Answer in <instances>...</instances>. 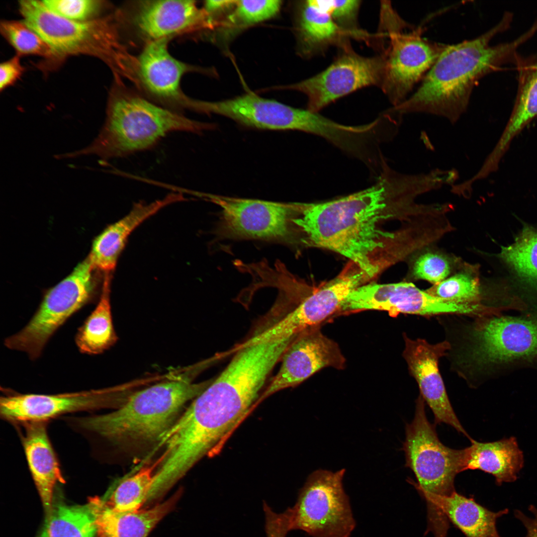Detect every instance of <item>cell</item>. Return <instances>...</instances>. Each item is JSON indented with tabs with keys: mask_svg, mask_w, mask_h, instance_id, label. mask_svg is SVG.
Instances as JSON below:
<instances>
[{
	"mask_svg": "<svg viewBox=\"0 0 537 537\" xmlns=\"http://www.w3.org/2000/svg\"><path fill=\"white\" fill-rule=\"evenodd\" d=\"M499 257L522 278L537 285V229L525 227L513 243L502 247Z\"/></svg>",
	"mask_w": 537,
	"mask_h": 537,
	"instance_id": "obj_31",
	"label": "cell"
},
{
	"mask_svg": "<svg viewBox=\"0 0 537 537\" xmlns=\"http://www.w3.org/2000/svg\"><path fill=\"white\" fill-rule=\"evenodd\" d=\"M281 4L279 0H235L230 20L246 25L255 24L273 17L279 12Z\"/></svg>",
	"mask_w": 537,
	"mask_h": 537,
	"instance_id": "obj_36",
	"label": "cell"
},
{
	"mask_svg": "<svg viewBox=\"0 0 537 537\" xmlns=\"http://www.w3.org/2000/svg\"><path fill=\"white\" fill-rule=\"evenodd\" d=\"M441 300L459 304L479 303L478 278L469 272H458L425 290Z\"/></svg>",
	"mask_w": 537,
	"mask_h": 537,
	"instance_id": "obj_34",
	"label": "cell"
},
{
	"mask_svg": "<svg viewBox=\"0 0 537 537\" xmlns=\"http://www.w3.org/2000/svg\"><path fill=\"white\" fill-rule=\"evenodd\" d=\"M441 511L466 537H500L496 527L498 519L508 513L505 509L492 512L454 492L442 497L439 502Z\"/></svg>",
	"mask_w": 537,
	"mask_h": 537,
	"instance_id": "obj_28",
	"label": "cell"
},
{
	"mask_svg": "<svg viewBox=\"0 0 537 537\" xmlns=\"http://www.w3.org/2000/svg\"><path fill=\"white\" fill-rule=\"evenodd\" d=\"M381 4L383 75L380 88L393 106L404 102L423 80L448 45L422 36V26L403 19L389 1Z\"/></svg>",
	"mask_w": 537,
	"mask_h": 537,
	"instance_id": "obj_7",
	"label": "cell"
},
{
	"mask_svg": "<svg viewBox=\"0 0 537 537\" xmlns=\"http://www.w3.org/2000/svg\"><path fill=\"white\" fill-rule=\"evenodd\" d=\"M513 14L481 35L448 45L426 75L418 89L400 104L391 108L399 116L415 113L442 117L455 123L466 111L474 87L484 76L505 63L515 62L517 49L537 32L532 26L516 39L492 45L497 34L509 28Z\"/></svg>",
	"mask_w": 537,
	"mask_h": 537,
	"instance_id": "obj_2",
	"label": "cell"
},
{
	"mask_svg": "<svg viewBox=\"0 0 537 537\" xmlns=\"http://www.w3.org/2000/svg\"><path fill=\"white\" fill-rule=\"evenodd\" d=\"M234 0H207L205 2L204 9L209 15L210 12H213L233 4Z\"/></svg>",
	"mask_w": 537,
	"mask_h": 537,
	"instance_id": "obj_41",
	"label": "cell"
},
{
	"mask_svg": "<svg viewBox=\"0 0 537 537\" xmlns=\"http://www.w3.org/2000/svg\"><path fill=\"white\" fill-rule=\"evenodd\" d=\"M52 12L65 18L76 21L95 19L103 4L96 0H43Z\"/></svg>",
	"mask_w": 537,
	"mask_h": 537,
	"instance_id": "obj_37",
	"label": "cell"
},
{
	"mask_svg": "<svg viewBox=\"0 0 537 537\" xmlns=\"http://www.w3.org/2000/svg\"><path fill=\"white\" fill-rule=\"evenodd\" d=\"M518 90L515 104L507 124L493 150L488 156L498 165L513 139L537 116V56L516 57Z\"/></svg>",
	"mask_w": 537,
	"mask_h": 537,
	"instance_id": "obj_24",
	"label": "cell"
},
{
	"mask_svg": "<svg viewBox=\"0 0 537 537\" xmlns=\"http://www.w3.org/2000/svg\"><path fill=\"white\" fill-rule=\"evenodd\" d=\"M337 59L321 72L296 83L275 89L301 92L308 99L307 109L318 112L331 103L360 89L380 87L384 62L380 55L366 57L351 47L341 49Z\"/></svg>",
	"mask_w": 537,
	"mask_h": 537,
	"instance_id": "obj_11",
	"label": "cell"
},
{
	"mask_svg": "<svg viewBox=\"0 0 537 537\" xmlns=\"http://www.w3.org/2000/svg\"><path fill=\"white\" fill-rule=\"evenodd\" d=\"M320 10L328 14L338 26L349 37L365 40L369 35L358 27V17L360 0H309Z\"/></svg>",
	"mask_w": 537,
	"mask_h": 537,
	"instance_id": "obj_35",
	"label": "cell"
},
{
	"mask_svg": "<svg viewBox=\"0 0 537 537\" xmlns=\"http://www.w3.org/2000/svg\"><path fill=\"white\" fill-rule=\"evenodd\" d=\"M18 5L23 21L57 56L84 54L107 60L118 52L115 36L103 20H69L52 12L42 0H23Z\"/></svg>",
	"mask_w": 537,
	"mask_h": 537,
	"instance_id": "obj_10",
	"label": "cell"
},
{
	"mask_svg": "<svg viewBox=\"0 0 537 537\" xmlns=\"http://www.w3.org/2000/svg\"><path fill=\"white\" fill-rule=\"evenodd\" d=\"M382 117L384 118V119H385V121L386 122L387 126V131H389L388 130L389 128L391 129V128H393L392 123H391V121H390L389 118L386 115H385V114L383 115V116H382ZM383 159H384L383 157L382 156V155H381L380 160L378 164L375 168H374V169H376V170L378 169V170H379V169H380V168L381 167V164L382 163Z\"/></svg>",
	"mask_w": 537,
	"mask_h": 537,
	"instance_id": "obj_42",
	"label": "cell"
},
{
	"mask_svg": "<svg viewBox=\"0 0 537 537\" xmlns=\"http://www.w3.org/2000/svg\"><path fill=\"white\" fill-rule=\"evenodd\" d=\"M403 356L410 373L418 383L421 396L432 411L436 424H447L469 440L448 399L439 369V360L450 348L448 342L431 344L425 340H413L405 336Z\"/></svg>",
	"mask_w": 537,
	"mask_h": 537,
	"instance_id": "obj_17",
	"label": "cell"
},
{
	"mask_svg": "<svg viewBox=\"0 0 537 537\" xmlns=\"http://www.w3.org/2000/svg\"><path fill=\"white\" fill-rule=\"evenodd\" d=\"M37 537H97L92 501L84 505L53 507Z\"/></svg>",
	"mask_w": 537,
	"mask_h": 537,
	"instance_id": "obj_30",
	"label": "cell"
},
{
	"mask_svg": "<svg viewBox=\"0 0 537 537\" xmlns=\"http://www.w3.org/2000/svg\"><path fill=\"white\" fill-rule=\"evenodd\" d=\"M480 303L459 304L437 298L410 282L364 284L354 290L341 304L340 313L362 310L385 311L420 315L442 314H480L488 311Z\"/></svg>",
	"mask_w": 537,
	"mask_h": 537,
	"instance_id": "obj_12",
	"label": "cell"
},
{
	"mask_svg": "<svg viewBox=\"0 0 537 537\" xmlns=\"http://www.w3.org/2000/svg\"><path fill=\"white\" fill-rule=\"evenodd\" d=\"M195 373L137 391L111 412L73 418L69 423L90 444L100 441L127 450L157 448L187 402L209 385L194 383Z\"/></svg>",
	"mask_w": 537,
	"mask_h": 537,
	"instance_id": "obj_3",
	"label": "cell"
},
{
	"mask_svg": "<svg viewBox=\"0 0 537 537\" xmlns=\"http://www.w3.org/2000/svg\"><path fill=\"white\" fill-rule=\"evenodd\" d=\"M346 470L318 469L308 477L289 508L291 530L312 537H350L356 527L343 480Z\"/></svg>",
	"mask_w": 537,
	"mask_h": 537,
	"instance_id": "obj_9",
	"label": "cell"
},
{
	"mask_svg": "<svg viewBox=\"0 0 537 537\" xmlns=\"http://www.w3.org/2000/svg\"><path fill=\"white\" fill-rule=\"evenodd\" d=\"M466 448L464 470H480L492 475L496 484L512 482L524 464V457L514 437L489 443H480L474 440Z\"/></svg>",
	"mask_w": 537,
	"mask_h": 537,
	"instance_id": "obj_26",
	"label": "cell"
},
{
	"mask_svg": "<svg viewBox=\"0 0 537 537\" xmlns=\"http://www.w3.org/2000/svg\"><path fill=\"white\" fill-rule=\"evenodd\" d=\"M258 397L253 387L234 374H222L184 410L163 437V463L173 473L184 476L243 420Z\"/></svg>",
	"mask_w": 537,
	"mask_h": 537,
	"instance_id": "obj_4",
	"label": "cell"
},
{
	"mask_svg": "<svg viewBox=\"0 0 537 537\" xmlns=\"http://www.w3.org/2000/svg\"><path fill=\"white\" fill-rule=\"evenodd\" d=\"M211 124L187 118L127 91L115 92L109 98L105 121L95 138L79 150L58 155L59 159L95 156L103 161L149 150L169 133L199 134Z\"/></svg>",
	"mask_w": 537,
	"mask_h": 537,
	"instance_id": "obj_5",
	"label": "cell"
},
{
	"mask_svg": "<svg viewBox=\"0 0 537 537\" xmlns=\"http://www.w3.org/2000/svg\"><path fill=\"white\" fill-rule=\"evenodd\" d=\"M111 278V273L104 274L99 300L76 335V344L82 353L99 354L116 342L110 301Z\"/></svg>",
	"mask_w": 537,
	"mask_h": 537,
	"instance_id": "obj_29",
	"label": "cell"
},
{
	"mask_svg": "<svg viewBox=\"0 0 537 537\" xmlns=\"http://www.w3.org/2000/svg\"><path fill=\"white\" fill-rule=\"evenodd\" d=\"M367 280L364 273L352 263L334 279L303 297L293 310L278 322L245 341V345L296 338L338 312L350 293Z\"/></svg>",
	"mask_w": 537,
	"mask_h": 537,
	"instance_id": "obj_13",
	"label": "cell"
},
{
	"mask_svg": "<svg viewBox=\"0 0 537 537\" xmlns=\"http://www.w3.org/2000/svg\"><path fill=\"white\" fill-rule=\"evenodd\" d=\"M208 196L221 208L218 231L224 237L282 241L290 237L298 203Z\"/></svg>",
	"mask_w": 537,
	"mask_h": 537,
	"instance_id": "obj_14",
	"label": "cell"
},
{
	"mask_svg": "<svg viewBox=\"0 0 537 537\" xmlns=\"http://www.w3.org/2000/svg\"><path fill=\"white\" fill-rule=\"evenodd\" d=\"M19 56L3 62L0 66V89L2 91L14 84L22 75L24 69Z\"/></svg>",
	"mask_w": 537,
	"mask_h": 537,
	"instance_id": "obj_39",
	"label": "cell"
},
{
	"mask_svg": "<svg viewBox=\"0 0 537 537\" xmlns=\"http://www.w3.org/2000/svg\"><path fill=\"white\" fill-rule=\"evenodd\" d=\"M178 497L174 496L149 509L130 512L115 510L99 498H92L97 537H147L173 509Z\"/></svg>",
	"mask_w": 537,
	"mask_h": 537,
	"instance_id": "obj_25",
	"label": "cell"
},
{
	"mask_svg": "<svg viewBox=\"0 0 537 537\" xmlns=\"http://www.w3.org/2000/svg\"><path fill=\"white\" fill-rule=\"evenodd\" d=\"M413 197L409 176L385 163L370 187L326 202L300 203L292 221L307 243L347 257L369 280L388 263L385 253L395 238L380 223L407 213Z\"/></svg>",
	"mask_w": 537,
	"mask_h": 537,
	"instance_id": "obj_1",
	"label": "cell"
},
{
	"mask_svg": "<svg viewBox=\"0 0 537 537\" xmlns=\"http://www.w3.org/2000/svg\"><path fill=\"white\" fill-rule=\"evenodd\" d=\"M424 400L416 401L414 418L405 427V466L414 473L417 484L410 483L425 499L427 508V532L435 536L445 534L449 521L441 511L439 501L455 492L456 475L464 471L466 449H455L442 444L435 426L428 421Z\"/></svg>",
	"mask_w": 537,
	"mask_h": 537,
	"instance_id": "obj_6",
	"label": "cell"
},
{
	"mask_svg": "<svg viewBox=\"0 0 537 537\" xmlns=\"http://www.w3.org/2000/svg\"><path fill=\"white\" fill-rule=\"evenodd\" d=\"M529 510L532 517H529L519 510L514 511L515 517L524 525L527 530L525 537H537V509L534 505H530Z\"/></svg>",
	"mask_w": 537,
	"mask_h": 537,
	"instance_id": "obj_40",
	"label": "cell"
},
{
	"mask_svg": "<svg viewBox=\"0 0 537 537\" xmlns=\"http://www.w3.org/2000/svg\"><path fill=\"white\" fill-rule=\"evenodd\" d=\"M451 269L450 263L445 256L427 252L420 256L415 261L412 274L415 278L425 280L435 284L445 279Z\"/></svg>",
	"mask_w": 537,
	"mask_h": 537,
	"instance_id": "obj_38",
	"label": "cell"
},
{
	"mask_svg": "<svg viewBox=\"0 0 537 537\" xmlns=\"http://www.w3.org/2000/svg\"><path fill=\"white\" fill-rule=\"evenodd\" d=\"M184 199L182 194L174 192L151 203H135L127 214L108 226L93 241L88 257L94 268L104 273H111L134 230L163 208Z\"/></svg>",
	"mask_w": 537,
	"mask_h": 537,
	"instance_id": "obj_22",
	"label": "cell"
},
{
	"mask_svg": "<svg viewBox=\"0 0 537 537\" xmlns=\"http://www.w3.org/2000/svg\"><path fill=\"white\" fill-rule=\"evenodd\" d=\"M95 270L87 257L68 276L47 291L27 325L6 338L4 345L10 350L24 352L31 359L39 358L55 332L92 299L96 287Z\"/></svg>",
	"mask_w": 537,
	"mask_h": 537,
	"instance_id": "obj_8",
	"label": "cell"
},
{
	"mask_svg": "<svg viewBox=\"0 0 537 537\" xmlns=\"http://www.w3.org/2000/svg\"><path fill=\"white\" fill-rule=\"evenodd\" d=\"M297 25L301 52L306 57L322 54L332 45L341 49L350 47L349 36L328 14L317 8L309 0L301 4Z\"/></svg>",
	"mask_w": 537,
	"mask_h": 537,
	"instance_id": "obj_27",
	"label": "cell"
},
{
	"mask_svg": "<svg viewBox=\"0 0 537 537\" xmlns=\"http://www.w3.org/2000/svg\"><path fill=\"white\" fill-rule=\"evenodd\" d=\"M112 390H91L59 394L9 393L1 397L0 413L15 423L47 421L64 414L110 406Z\"/></svg>",
	"mask_w": 537,
	"mask_h": 537,
	"instance_id": "obj_18",
	"label": "cell"
},
{
	"mask_svg": "<svg viewBox=\"0 0 537 537\" xmlns=\"http://www.w3.org/2000/svg\"><path fill=\"white\" fill-rule=\"evenodd\" d=\"M132 21L147 42L170 38L176 33L204 24L212 25L209 15L193 0H142L136 4Z\"/></svg>",
	"mask_w": 537,
	"mask_h": 537,
	"instance_id": "obj_21",
	"label": "cell"
},
{
	"mask_svg": "<svg viewBox=\"0 0 537 537\" xmlns=\"http://www.w3.org/2000/svg\"><path fill=\"white\" fill-rule=\"evenodd\" d=\"M20 424L24 428L22 443L29 468L48 514L53 507L55 486L58 482L63 483L64 480L48 436L46 421H29Z\"/></svg>",
	"mask_w": 537,
	"mask_h": 537,
	"instance_id": "obj_23",
	"label": "cell"
},
{
	"mask_svg": "<svg viewBox=\"0 0 537 537\" xmlns=\"http://www.w3.org/2000/svg\"><path fill=\"white\" fill-rule=\"evenodd\" d=\"M281 358L279 371L259 402L281 390L299 384L323 368L342 369L346 363L338 344L323 334L319 326L299 335Z\"/></svg>",
	"mask_w": 537,
	"mask_h": 537,
	"instance_id": "obj_16",
	"label": "cell"
},
{
	"mask_svg": "<svg viewBox=\"0 0 537 537\" xmlns=\"http://www.w3.org/2000/svg\"><path fill=\"white\" fill-rule=\"evenodd\" d=\"M145 466L121 482L112 493L105 504L121 512L136 511L148 502L154 481L155 467Z\"/></svg>",
	"mask_w": 537,
	"mask_h": 537,
	"instance_id": "obj_32",
	"label": "cell"
},
{
	"mask_svg": "<svg viewBox=\"0 0 537 537\" xmlns=\"http://www.w3.org/2000/svg\"><path fill=\"white\" fill-rule=\"evenodd\" d=\"M474 337L473 357L481 365L537 359V314L486 318L477 325Z\"/></svg>",
	"mask_w": 537,
	"mask_h": 537,
	"instance_id": "obj_15",
	"label": "cell"
},
{
	"mask_svg": "<svg viewBox=\"0 0 537 537\" xmlns=\"http://www.w3.org/2000/svg\"><path fill=\"white\" fill-rule=\"evenodd\" d=\"M0 30L19 56L36 55L48 58L57 56L50 46L23 20H3Z\"/></svg>",
	"mask_w": 537,
	"mask_h": 537,
	"instance_id": "obj_33",
	"label": "cell"
},
{
	"mask_svg": "<svg viewBox=\"0 0 537 537\" xmlns=\"http://www.w3.org/2000/svg\"><path fill=\"white\" fill-rule=\"evenodd\" d=\"M200 112L216 114L251 127L303 131L309 110L248 92L231 99L201 101Z\"/></svg>",
	"mask_w": 537,
	"mask_h": 537,
	"instance_id": "obj_19",
	"label": "cell"
},
{
	"mask_svg": "<svg viewBox=\"0 0 537 537\" xmlns=\"http://www.w3.org/2000/svg\"><path fill=\"white\" fill-rule=\"evenodd\" d=\"M170 38L147 42L137 60L139 79L149 92L167 108L180 113L192 110L194 99L180 88L183 75L196 68L174 58L168 48Z\"/></svg>",
	"mask_w": 537,
	"mask_h": 537,
	"instance_id": "obj_20",
	"label": "cell"
}]
</instances>
